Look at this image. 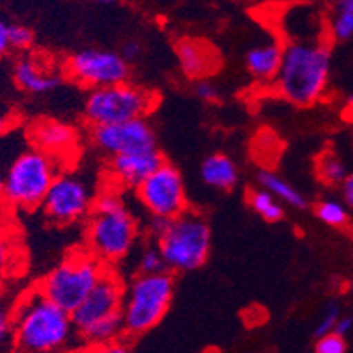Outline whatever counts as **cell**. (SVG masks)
Returning <instances> with one entry per match:
<instances>
[{"label":"cell","mask_w":353,"mask_h":353,"mask_svg":"<svg viewBox=\"0 0 353 353\" xmlns=\"http://www.w3.org/2000/svg\"><path fill=\"white\" fill-rule=\"evenodd\" d=\"M201 179L204 185L220 192H230L239 181V169L230 157L213 153L201 163Z\"/></svg>","instance_id":"cell-19"},{"label":"cell","mask_w":353,"mask_h":353,"mask_svg":"<svg viewBox=\"0 0 353 353\" xmlns=\"http://www.w3.org/2000/svg\"><path fill=\"white\" fill-rule=\"evenodd\" d=\"M194 92L197 99H201L202 102H208V104H216L220 101V90H218V86L206 78L197 79Z\"/></svg>","instance_id":"cell-29"},{"label":"cell","mask_w":353,"mask_h":353,"mask_svg":"<svg viewBox=\"0 0 353 353\" xmlns=\"http://www.w3.org/2000/svg\"><path fill=\"white\" fill-rule=\"evenodd\" d=\"M92 204L94 199L88 185L78 176L60 171L44 195L41 208L50 221L57 225H69L88 216Z\"/></svg>","instance_id":"cell-11"},{"label":"cell","mask_w":353,"mask_h":353,"mask_svg":"<svg viewBox=\"0 0 353 353\" xmlns=\"http://www.w3.org/2000/svg\"><path fill=\"white\" fill-rule=\"evenodd\" d=\"M174 272L160 271L139 274L125 287L121 303L123 336L128 339L144 336L155 329L171 307L174 297Z\"/></svg>","instance_id":"cell-4"},{"label":"cell","mask_w":353,"mask_h":353,"mask_svg":"<svg viewBox=\"0 0 353 353\" xmlns=\"http://www.w3.org/2000/svg\"><path fill=\"white\" fill-rule=\"evenodd\" d=\"M259 183L260 187L268 190L269 194L274 195L276 199L283 204H288L295 210H304L307 206V201L297 188L288 183L287 179L281 178L280 174H276L274 171H262L259 172Z\"/></svg>","instance_id":"cell-20"},{"label":"cell","mask_w":353,"mask_h":353,"mask_svg":"<svg viewBox=\"0 0 353 353\" xmlns=\"http://www.w3.org/2000/svg\"><path fill=\"white\" fill-rule=\"evenodd\" d=\"M139 237V223L117 190H105L94 199L88 213V252L104 264H114L132 252Z\"/></svg>","instance_id":"cell-3"},{"label":"cell","mask_w":353,"mask_h":353,"mask_svg":"<svg viewBox=\"0 0 353 353\" xmlns=\"http://www.w3.org/2000/svg\"><path fill=\"white\" fill-rule=\"evenodd\" d=\"M314 214L322 223L329 227H345L348 223V211L341 202L325 199L314 206Z\"/></svg>","instance_id":"cell-23"},{"label":"cell","mask_w":353,"mask_h":353,"mask_svg":"<svg viewBox=\"0 0 353 353\" xmlns=\"http://www.w3.org/2000/svg\"><path fill=\"white\" fill-rule=\"evenodd\" d=\"M157 104L159 97L153 92L125 81L90 90L83 111L86 121L94 127L132 118H146Z\"/></svg>","instance_id":"cell-8"},{"label":"cell","mask_w":353,"mask_h":353,"mask_svg":"<svg viewBox=\"0 0 353 353\" xmlns=\"http://www.w3.org/2000/svg\"><path fill=\"white\" fill-rule=\"evenodd\" d=\"M9 50H11V46H9L8 39V23L4 20H0V60L4 59Z\"/></svg>","instance_id":"cell-35"},{"label":"cell","mask_w":353,"mask_h":353,"mask_svg":"<svg viewBox=\"0 0 353 353\" xmlns=\"http://www.w3.org/2000/svg\"><path fill=\"white\" fill-rule=\"evenodd\" d=\"M105 264L90 252L67 256L39 283L48 299L72 313L104 274Z\"/></svg>","instance_id":"cell-7"},{"label":"cell","mask_w":353,"mask_h":353,"mask_svg":"<svg viewBox=\"0 0 353 353\" xmlns=\"http://www.w3.org/2000/svg\"><path fill=\"white\" fill-rule=\"evenodd\" d=\"M12 262V246L6 234L0 230V274L11 268Z\"/></svg>","instance_id":"cell-31"},{"label":"cell","mask_w":353,"mask_h":353,"mask_svg":"<svg viewBox=\"0 0 353 353\" xmlns=\"http://www.w3.org/2000/svg\"><path fill=\"white\" fill-rule=\"evenodd\" d=\"M339 187H341V194L346 202V206L353 208V174L346 176L345 181H343Z\"/></svg>","instance_id":"cell-34"},{"label":"cell","mask_w":353,"mask_h":353,"mask_svg":"<svg viewBox=\"0 0 353 353\" xmlns=\"http://www.w3.org/2000/svg\"><path fill=\"white\" fill-rule=\"evenodd\" d=\"M330 76V48L323 39H292L274 78L276 92L299 108L314 105L325 94Z\"/></svg>","instance_id":"cell-2"},{"label":"cell","mask_w":353,"mask_h":353,"mask_svg":"<svg viewBox=\"0 0 353 353\" xmlns=\"http://www.w3.org/2000/svg\"><path fill=\"white\" fill-rule=\"evenodd\" d=\"M137 269H139V272H143V274H153V272L165 271V262H163L159 246H144L143 252L139 253V259H137Z\"/></svg>","instance_id":"cell-24"},{"label":"cell","mask_w":353,"mask_h":353,"mask_svg":"<svg viewBox=\"0 0 353 353\" xmlns=\"http://www.w3.org/2000/svg\"><path fill=\"white\" fill-rule=\"evenodd\" d=\"M353 330V319L352 316H339L338 322H336V327H334V332L341 334V336H346V334H350Z\"/></svg>","instance_id":"cell-36"},{"label":"cell","mask_w":353,"mask_h":353,"mask_svg":"<svg viewBox=\"0 0 353 353\" xmlns=\"http://www.w3.org/2000/svg\"><path fill=\"white\" fill-rule=\"evenodd\" d=\"M12 345V314L6 307H0V350Z\"/></svg>","instance_id":"cell-30"},{"label":"cell","mask_w":353,"mask_h":353,"mask_svg":"<svg viewBox=\"0 0 353 353\" xmlns=\"http://www.w3.org/2000/svg\"><path fill=\"white\" fill-rule=\"evenodd\" d=\"M120 54L123 57L125 60H127L128 63L136 62V60L141 59V54H143V46H141L137 41H127V43L121 46V51Z\"/></svg>","instance_id":"cell-33"},{"label":"cell","mask_w":353,"mask_h":353,"mask_svg":"<svg viewBox=\"0 0 353 353\" xmlns=\"http://www.w3.org/2000/svg\"><path fill=\"white\" fill-rule=\"evenodd\" d=\"M159 148L146 152H132L113 155L109 160V174L123 188H136L163 162Z\"/></svg>","instance_id":"cell-15"},{"label":"cell","mask_w":353,"mask_h":353,"mask_svg":"<svg viewBox=\"0 0 353 353\" xmlns=\"http://www.w3.org/2000/svg\"><path fill=\"white\" fill-rule=\"evenodd\" d=\"M27 139L32 146L50 155L57 163L78 155V132H76V128L63 121L50 120V118L35 121L28 128Z\"/></svg>","instance_id":"cell-14"},{"label":"cell","mask_w":353,"mask_h":353,"mask_svg":"<svg viewBox=\"0 0 353 353\" xmlns=\"http://www.w3.org/2000/svg\"><path fill=\"white\" fill-rule=\"evenodd\" d=\"M134 190L150 216L171 220L188 210L187 188L181 172L165 160Z\"/></svg>","instance_id":"cell-9"},{"label":"cell","mask_w":353,"mask_h":353,"mask_svg":"<svg viewBox=\"0 0 353 353\" xmlns=\"http://www.w3.org/2000/svg\"><path fill=\"white\" fill-rule=\"evenodd\" d=\"M334 4L338 9H348L353 11V0H334Z\"/></svg>","instance_id":"cell-38"},{"label":"cell","mask_w":353,"mask_h":353,"mask_svg":"<svg viewBox=\"0 0 353 353\" xmlns=\"http://www.w3.org/2000/svg\"><path fill=\"white\" fill-rule=\"evenodd\" d=\"M90 137L94 141L95 148L109 157L159 148L155 130L146 118L94 125L90 130Z\"/></svg>","instance_id":"cell-12"},{"label":"cell","mask_w":353,"mask_h":353,"mask_svg":"<svg viewBox=\"0 0 353 353\" xmlns=\"http://www.w3.org/2000/svg\"><path fill=\"white\" fill-rule=\"evenodd\" d=\"M63 74L83 88H101L128 81L130 63L120 53L88 48L70 54L63 63Z\"/></svg>","instance_id":"cell-10"},{"label":"cell","mask_w":353,"mask_h":353,"mask_svg":"<svg viewBox=\"0 0 353 353\" xmlns=\"http://www.w3.org/2000/svg\"><path fill=\"white\" fill-rule=\"evenodd\" d=\"M316 176L327 187H338L348 176L345 163L332 152H325L316 160Z\"/></svg>","instance_id":"cell-22"},{"label":"cell","mask_w":353,"mask_h":353,"mask_svg":"<svg viewBox=\"0 0 353 353\" xmlns=\"http://www.w3.org/2000/svg\"><path fill=\"white\" fill-rule=\"evenodd\" d=\"M11 314L12 345L18 352H62L78 339L69 311L48 299L39 288L28 290Z\"/></svg>","instance_id":"cell-1"},{"label":"cell","mask_w":353,"mask_h":353,"mask_svg":"<svg viewBox=\"0 0 353 353\" xmlns=\"http://www.w3.org/2000/svg\"><path fill=\"white\" fill-rule=\"evenodd\" d=\"M176 54L183 74L190 79L208 78L220 67V54L206 41L181 39L176 44Z\"/></svg>","instance_id":"cell-17"},{"label":"cell","mask_w":353,"mask_h":353,"mask_svg":"<svg viewBox=\"0 0 353 353\" xmlns=\"http://www.w3.org/2000/svg\"><path fill=\"white\" fill-rule=\"evenodd\" d=\"M9 46L14 50H28L35 41V34L32 28L25 25H8Z\"/></svg>","instance_id":"cell-26"},{"label":"cell","mask_w":353,"mask_h":353,"mask_svg":"<svg viewBox=\"0 0 353 353\" xmlns=\"http://www.w3.org/2000/svg\"><path fill=\"white\" fill-rule=\"evenodd\" d=\"M16 125V113L12 111L11 105L0 102V136L12 130Z\"/></svg>","instance_id":"cell-32"},{"label":"cell","mask_w":353,"mask_h":353,"mask_svg":"<svg viewBox=\"0 0 353 353\" xmlns=\"http://www.w3.org/2000/svg\"><path fill=\"white\" fill-rule=\"evenodd\" d=\"M248 206L259 214L262 220L269 221V223H278V221L283 220L285 210L281 206V202L274 197L272 194H269L268 190H252L248 192Z\"/></svg>","instance_id":"cell-21"},{"label":"cell","mask_w":353,"mask_h":353,"mask_svg":"<svg viewBox=\"0 0 353 353\" xmlns=\"http://www.w3.org/2000/svg\"><path fill=\"white\" fill-rule=\"evenodd\" d=\"M346 339L345 336L338 332H327L316 338L314 343V352L316 353H345L346 352Z\"/></svg>","instance_id":"cell-27"},{"label":"cell","mask_w":353,"mask_h":353,"mask_svg":"<svg viewBox=\"0 0 353 353\" xmlns=\"http://www.w3.org/2000/svg\"><path fill=\"white\" fill-rule=\"evenodd\" d=\"M339 316H341V310H339V306L336 303H330L329 306L325 307V311H323L322 319L319 320V323H316V327H314V332H313L314 338L323 336V334L327 332H332Z\"/></svg>","instance_id":"cell-28"},{"label":"cell","mask_w":353,"mask_h":353,"mask_svg":"<svg viewBox=\"0 0 353 353\" xmlns=\"http://www.w3.org/2000/svg\"><path fill=\"white\" fill-rule=\"evenodd\" d=\"M2 188H4V179H2V171H0V197H2Z\"/></svg>","instance_id":"cell-40"},{"label":"cell","mask_w":353,"mask_h":353,"mask_svg":"<svg viewBox=\"0 0 353 353\" xmlns=\"http://www.w3.org/2000/svg\"><path fill=\"white\" fill-rule=\"evenodd\" d=\"M16 86L30 95H46L62 86L65 74L48 69L35 57H21L12 67Z\"/></svg>","instance_id":"cell-16"},{"label":"cell","mask_w":353,"mask_h":353,"mask_svg":"<svg viewBox=\"0 0 353 353\" xmlns=\"http://www.w3.org/2000/svg\"><path fill=\"white\" fill-rule=\"evenodd\" d=\"M94 2H97V4H113L117 0H94Z\"/></svg>","instance_id":"cell-39"},{"label":"cell","mask_w":353,"mask_h":353,"mask_svg":"<svg viewBox=\"0 0 353 353\" xmlns=\"http://www.w3.org/2000/svg\"><path fill=\"white\" fill-rule=\"evenodd\" d=\"M165 269L171 272H190L206 264L211 250V230L206 218L187 210L165 221L155 239Z\"/></svg>","instance_id":"cell-5"},{"label":"cell","mask_w":353,"mask_h":353,"mask_svg":"<svg viewBox=\"0 0 353 353\" xmlns=\"http://www.w3.org/2000/svg\"><path fill=\"white\" fill-rule=\"evenodd\" d=\"M343 117H345V120L348 121V123L353 125V97H350L348 102H346L345 111H343Z\"/></svg>","instance_id":"cell-37"},{"label":"cell","mask_w":353,"mask_h":353,"mask_svg":"<svg viewBox=\"0 0 353 353\" xmlns=\"http://www.w3.org/2000/svg\"><path fill=\"white\" fill-rule=\"evenodd\" d=\"M123 292L125 287L121 283L120 276L105 269L101 280L90 290L83 303L70 313L76 336L94 323L113 319V316H120Z\"/></svg>","instance_id":"cell-13"},{"label":"cell","mask_w":353,"mask_h":353,"mask_svg":"<svg viewBox=\"0 0 353 353\" xmlns=\"http://www.w3.org/2000/svg\"><path fill=\"white\" fill-rule=\"evenodd\" d=\"M330 34L336 41L353 39V11L338 9L336 16L330 21Z\"/></svg>","instance_id":"cell-25"},{"label":"cell","mask_w":353,"mask_h":353,"mask_svg":"<svg viewBox=\"0 0 353 353\" xmlns=\"http://www.w3.org/2000/svg\"><path fill=\"white\" fill-rule=\"evenodd\" d=\"M59 172V163L30 144L16 153L9 160L8 169L2 171V197L21 210L41 208L44 195Z\"/></svg>","instance_id":"cell-6"},{"label":"cell","mask_w":353,"mask_h":353,"mask_svg":"<svg viewBox=\"0 0 353 353\" xmlns=\"http://www.w3.org/2000/svg\"><path fill=\"white\" fill-rule=\"evenodd\" d=\"M281 59H283V44L274 39L250 48L248 53L245 54V63L248 72L256 81L269 83L274 81L276 74L280 70Z\"/></svg>","instance_id":"cell-18"}]
</instances>
